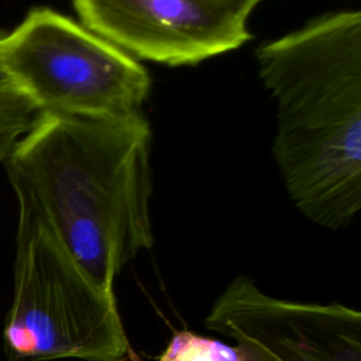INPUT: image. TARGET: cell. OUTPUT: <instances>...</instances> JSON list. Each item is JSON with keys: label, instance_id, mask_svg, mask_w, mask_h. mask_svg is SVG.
Instances as JSON below:
<instances>
[{"label": "cell", "instance_id": "52a82bcc", "mask_svg": "<svg viewBox=\"0 0 361 361\" xmlns=\"http://www.w3.org/2000/svg\"><path fill=\"white\" fill-rule=\"evenodd\" d=\"M39 109L21 92L0 94V162H6L16 144L41 117Z\"/></svg>", "mask_w": 361, "mask_h": 361}, {"label": "cell", "instance_id": "277c9868", "mask_svg": "<svg viewBox=\"0 0 361 361\" xmlns=\"http://www.w3.org/2000/svg\"><path fill=\"white\" fill-rule=\"evenodd\" d=\"M0 63L41 113L58 116H133L151 87L131 55L48 7L30 10L11 32H0Z\"/></svg>", "mask_w": 361, "mask_h": 361}, {"label": "cell", "instance_id": "9c48e42d", "mask_svg": "<svg viewBox=\"0 0 361 361\" xmlns=\"http://www.w3.org/2000/svg\"><path fill=\"white\" fill-rule=\"evenodd\" d=\"M11 92H20L8 72L4 69V66L0 63V94L3 93H11Z\"/></svg>", "mask_w": 361, "mask_h": 361}, {"label": "cell", "instance_id": "7a4b0ae2", "mask_svg": "<svg viewBox=\"0 0 361 361\" xmlns=\"http://www.w3.org/2000/svg\"><path fill=\"white\" fill-rule=\"evenodd\" d=\"M255 56L276 103L272 154L290 200L317 226L347 227L361 209V13L317 17Z\"/></svg>", "mask_w": 361, "mask_h": 361}, {"label": "cell", "instance_id": "3957f363", "mask_svg": "<svg viewBox=\"0 0 361 361\" xmlns=\"http://www.w3.org/2000/svg\"><path fill=\"white\" fill-rule=\"evenodd\" d=\"M10 361H127L134 357L114 292L103 289L31 214L18 210Z\"/></svg>", "mask_w": 361, "mask_h": 361}, {"label": "cell", "instance_id": "5b68a950", "mask_svg": "<svg viewBox=\"0 0 361 361\" xmlns=\"http://www.w3.org/2000/svg\"><path fill=\"white\" fill-rule=\"evenodd\" d=\"M204 324L234 340L244 361H361L357 309L279 299L247 276L228 282Z\"/></svg>", "mask_w": 361, "mask_h": 361}, {"label": "cell", "instance_id": "6da1fadb", "mask_svg": "<svg viewBox=\"0 0 361 361\" xmlns=\"http://www.w3.org/2000/svg\"><path fill=\"white\" fill-rule=\"evenodd\" d=\"M151 130L141 113L85 118L42 113L6 169L31 214L107 292L154 244Z\"/></svg>", "mask_w": 361, "mask_h": 361}, {"label": "cell", "instance_id": "ba28073f", "mask_svg": "<svg viewBox=\"0 0 361 361\" xmlns=\"http://www.w3.org/2000/svg\"><path fill=\"white\" fill-rule=\"evenodd\" d=\"M157 361H244L237 345L182 330L176 331Z\"/></svg>", "mask_w": 361, "mask_h": 361}, {"label": "cell", "instance_id": "8992f818", "mask_svg": "<svg viewBox=\"0 0 361 361\" xmlns=\"http://www.w3.org/2000/svg\"><path fill=\"white\" fill-rule=\"evenodd\" d=\"M261 0H73L82 25L126 54L171 66L240 48Z\"/></svg>", "mask_w": 361, "mask_h": 361}]
</instances>
